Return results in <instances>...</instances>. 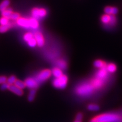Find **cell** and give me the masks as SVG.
Masks as SVG:
<instances>
[{
	"instance_id": "25",
	"label": "cell",
	"mask_w": 122,
	"mask_h": 122,
	"mask_svg": "<svg viewBox=\"0 0 122 122\" xmlns=\"http://www.w3.org/2000/svg\"><path fill=\"white\" fill-rule=\"evenodd\" d=\"M9 24L8 18L3 17L0 19V24L1 25H6Z\"/></svg>"
},
{
	"instance_id": "10",
	"label": "cell",
	"mask_w": 122,
	"mask_h": 122,
	"mask_svg": "<svg viewBox=\"0 0 122 122\" xmlns=\"http://www.w3.org/2000/svg\"><path fill=\"white\" fill-rule=\"evenodd\" d=\"M17 24L22 27L28 28L30 27L29 20L24 18H19L17 20Z\"/></svg>"
},
{
	"instance_id": "30",
	"label": "cell",
	"mask_w": 122,
	"mask_h": 122,
	"mask_svg": "<svg viewBox=\"0 0 122 122\" xmlns=\"http://www.w3.org/2000/svg\"><path fill=\"white\" fill-rule=\"evenodd\" d=\"M7 77L4 76H0V84H3L7 81Z\"/></svg>"
},
{
	"instance_id": "27",
	"label": "cell",
	"mask_w": 122,
	"mask_h": 122,
	"mask_svg": "<svg viewBox=\"0 0 122 122\" xmlns=\"http://www.w3.org/2000/svg\"><path fill=\"white\" fill-rule=\"evenodd\" d=\"M39 17H43L46 15V11L44 9H39Z\"/></svg>"
},
{
	"instance_id": "19",
	"label": "cell",
	"mask_w": 122,
	"mask_h": 122,
	"mask_svg": "<svg viewBox=\"0 0 122 122\" xmlns=\"http://www.w3.org/2000/svg\"><path fill=\"white\" fill-rule=\"evenodd\" d=\"M36 93V90L35 89H32L30 91L29 96H28V100L30 102H32L34 101L35 97V95Z\"/></svg>"
},
{
	"instance_id": "3",
	"label": "cell",
	"mask_w": 122,
	"mask_h": 122,
	"mask_svg": "<svg viewBox=\"0 0 122 122\" xmlns=\"http://www.w3.org/2000/svg\"><path fill=\"white\" fill-rule=\"evenodd\" d=\"M102 24L105 26L106 28L114 27L117 24V18L116 15H110L104 14L101 17Z\"/></svg>"
},
{
	"instance_id": "22",
	"label": "cell",
	"mask_w": 122,
	"mask_h": 122,
	"mask_svg": "<svg viewBox=\"0 0 122 122\" xmlns=\"http://www.w3.org/2000/svg\"><path fill=\"white\" fill-rule=\"evenodd\" d=\"M16 77H15V76L14 75H12V76H11L10 77H9V78H8L7 79L6 82L8 83L10 86L13 85H14V83L15 82V81H16Z\"/></svg>"
},
{
	"instance_id": "20",
	"label": "cell",
	"mask_w": 122,
	"mask_h": 122,
	"mask_svg": "<svg viewBox=\"0 0 122 122\" xmlns=\"http://www.w3.org/2000/svg\"><path fill=\"white\" fill-rule=\"evenodd\" d=\"M14 85L17 86L18 88H20V89L22 90L23 89H24L25 87L26 86L25 82L23 81H20V80H16V81L14 82Z\"/></svg>"
},
{
	"instance_id": "28",
	"label": "cell",
	"mask_w": 122,
	"mask_h": 122,
	"mask_svg": "<svg viewBox=\"0 0 122 122\" xmlns=\"http://www.w3.org/2000/svg\"><path fill=\"white\" fill-rule=\"evenodd\" d=\"M9 18L12 20H17L20 18V14L17 13H12Z\"/></svg>"
},
{
	"instance_id": "17",
	"label": "cell",
	"mask_w": 122,
	"mask_h": 122,
	"mask_svg": "<svg viewBox=\"0 0 122 122\" xmlns=\"http://www.w3.org/2000/svg\"><path fill=\"white\" fill-rule=\"evenodd\" d=\"M56 64L57 66H58V67L57 68L60 69L61 70H65L67 67L66 62L64 60L59 61L58 62H57Z\"/></svg>"
},
{
	"instance_id": "9",
	"label": "cell",
	"mask_w": 122,
	"mask_h": 122,
	"mask_svg": "<svg viewBox=\"0 0 122 122\" xmlns=\"http://www.w3.org/2000/svg\"><path fill=\"white\" fill-rule=\"evenodd\" d=\"M35 39L36 41L37 45L39 47H41L44 45V40L43 35L41 33L38 32L35 35Z\"/></svg>"
},
{
	"instance_id": "21",
	"label": "cell",
	"mask_w": 122,
	"mask_h": 122,
	"mask_svg": "<svg viewBox=\"0 0 122 122\" xmlns=\"http://www.w3.org/2000/svg\"><path fill=\"white\" fill-rule=\"evenodd\" d=\"M11 25L8 24L6 25H0V33H4L8 30L10 28Z\"/></svg>"
},
{
	"instance_id": "7",
	"label": "cell",
	"mask_w": 122,
	"mask_h": 122,
	"mask_svg": "<svg viewBox=\"0 0 122 122\" xmlns=\"http://www.w3.org/2000/svg\"><path fill=\"white\" fill-rule=\"evenodd\" d=\"M25 86L30 89H36L38 86V83L36 81L35 79L33 78H28L25 81Z\"/></svg>"
},
{
	"instance_id": "18",
	"label": "cell",
	"mask_w": 122,
	"mask_h": 122,
	"mask_svg": "<svg viewBox=\"0 0 122 122\" xmlns=\"http://www.w3.org/2000/svg\"><path fill=\"white\" fill-rule=\"evenodd\" d=\"M13 13L12 10L11 8H7L4 11L2 12V15L3 17L6 18H9L10 15Z\"/></svg>"
},
{
	"instance_id": "26",
	"label": "cell",
	"mask_w": 122,
	"mask_h": 122,
	"mask_svg": "<svg viewBox=\"0 0 122 122\" xmlns=\"http://www.w3.org/2000/svg\"><path fill=\"white\" fill-rule=\"evenodd\" d=\"M24 40L26 41V42H28L29 40H30L31 39L33 38V35L32 34L30 33H28L25 34V36H24Z\"/></svg>"
},
{
	"instance_id": "1",
	"label": "cell",
	"mask_w": 122,
	"mask_h": 122,
	"mask_svg": "<svg viewBox=\"0 0 122 122\" xmlns=\"http://www.w3.org/2000/svg\"><path fill=\"white\" fill-rule=\"evenodd\" d=\"M122 117L117 113H107L101 114L92 119L90 122H121Z\"/></svg>"
},
{
	"instance_id": "11",
	"label": "cell",
	"mask_w": 122,
	"mask_h": 122,
	"mask_svg": "<svg viewBox=\"0 0 122 122\" xmlns=\"http://www.w3.org/2000/svg\"><path fill=\"white\" fill-rule=\"evenodd\" d=\"M9 90L12 92L16 94L18 96H22L23 95V91L22 90L18 88L17 86L13 85H10L9 87Z\"/></svg>"
},
{
	"instance_id": "23",
	"label": "cell",
	"mask_w": 122,
	"mask_h": 122,
	"mask_svg": "<svg viewBox=\"0 0 122 122\" xmlns=\"http://www.w3.org/2000/svg\"><path fill=\"white\" fill-rule=\"evenodd\" d=\"M88 109L90 111H92V112H97L99 110V106L96 105V104H90L88 106Z\"/></svg>"
},
{
	"instance_id": "8",
	"label": "cell",
	"mask_w": 122,
	"mask_h": 122,
	"mask_svg": "<svg viewBox=\"0 0 122 122\" xmlns=\"http://www.w3.org/2000/svg\"><path fill=\"white\" fill-rule=\"evenodd\" d=\"M104 12L106 14L110 15H116L119 12V9L116 7L107 6L104 8Z\"/></svg>"
},
{
	"instance_id": "31",
	"label": "cell",
	"mask_w": 122,
	"mask_h": 122,
	"mask_svg": "<svg viewBox=\"0 0 122 122\" xmlns=\"http://www.w3.org/2000/svg\"><path fill=\"white\" fill-rule=\"evenodd\" d=\"M82 119V115L81 113H78L76 117V121L81 122V120Z\"/></svg>"
},
{
	"instance_id": "13",
	"label": "cell",
	"mask_w": 122,
	"mask_h": 122,
	"mask_svg": "<svg viewBox=\"0 0 122 122\" xmlns=\"http://www.w3.org/2000/svg\"><path fill=\"white\" fill-rule=\"evenodd\" d=\"M106 69L109 73H114L117 70V66L114 64L110 63L106 66Z\"/></svg>"
},
{
	"instance_id": "14",
	"label": "cell",
	"mask_w": 122,
	"mask_h": 122,
	"mask_svg": "<svg viewBox=\"0 0 122 122\" xmlns=\"http://www.w3.org/2000/svg\"><path fill=\"white\" fill-rule=\"evenodd\" d=\"M94 65L95 67L99 69H102L103 68H104L106 66L105 65V63L103 61L100 60L95 61L94 63Z\"/></svg>"
},
{
	"instance_id": "32",
	"label": "cell",
	"mask_w": 122,
	"mask_h": 122,
	"mask_svg": "<svg viewBox=\"0 0 122 122\" xmlns=\"http://www.w3.org/2000/svg\"><path fill=\"white\" fill-rule=\"evenodd\" d=\"M75 122H79V121H76Z\"/></svg>"
},
{
	"instance_id": "4",
	"label": "cell",
	"mask_w": 122,
	"mask_h": 122,
	"mask_svg": "<svg viewBox=\"0 0 122 122\" xmlns=\"http://www.w3.org/2000/svg\"><path fill=\"white\" fill-rule=\"evenodd\" d=\"M68 82V78L67 76L63 75L59 78H56L53 81V85L56 88L63 89L65 88Z\"/></svg>"
},
{
	"instance_id": "16",
	"label": "cell",
	"mask_w": 122,
	"mask_h": 122,
	"mask_svg": "<svg viewBox=\"0 0 122 122\" xmlns=\"http://www.w3.org/2000/svg\"><path fill=\"white\" fill-rule=\"evenodd\" d=\"M10 4L9 0H4V1L0 4V11H2L6 10L7 7L9 6Z\"/></svg>"
},
{
	"instance_id": "15",
	"label": "cell",
	"mask_w": 122,
	"mask_h": 122,
	"mask_svg": "<svg viewBox=\"0 0 122 122\" xmlns=\"http://www.w3.org/2000/svg\"><path fill=\"white\" fill-rule=\"evenodd\" d=\"M29 21L30 27H31L33 29H36L38 27V26H39L38 22L35 18H30V20H29Z\"/></svg>"
},
{
	"instance_id": "2",
	"label": "cell",
	"mask_w": 122,
	"mask_h": 122,
	"mask_svg": "<svg viewBox=\"0 0 122 122\" xmlns=\"http://www.w3.org/2000/svg\"><path fill=\"white\" fill-rule=\"evenodd\" d=\"M95 87L92 83L83 82L78 85L76 89V93L81 97H89L93 93Z\"/></svg>"
},
{
	"instance_id": "5",
	"label": "cell",
	"mask_w": 122,
	"mask_h": 122,
	"mask_svg": "<svg viewBox=\"0 0 122 122\" xmlns=\"http://www.w3.org/2000/svg\"><path fill=\"white\" fill-rule=\"evenodd\" d=\"M108 77V72L106 69V67L100 69L96 75V79H97L105 83L107 78Z\"/></svg>"
},
{
	"instance_id": "6",
	"label": "cell",
	"mask_w": 122,
	"mask_h": 122,
	"mask_svg": "<svg viewBox=\"0 0 122 122\" xmlns=\"http://www.w3.org/2000/svg\"><path fill=\"white\" fill-rule=\"evenodd\" d=\"M51 74V72L49 70H44L41 71L40 73L38 75L37 79L36 81L38 83L40 82H43L49 78Z\"/></svg>"
},
{
	"instance_id": "24",
	"label": "cell",
	"mask_w": 122,
	"mask_h": 122,
	"mask_svg": "<svg viewBox=\"0 0 122 122\" xmlns=\"http://www.w3.org/2000/svg\"><path fill=\"white\" fill-rule=\"evenodd\" d=\"M28 44L30 46V47H35L36 45H37V42H36V41L35 39V38H32V39H30V40H29L28 42Z\"/></svg>"
},
{
	"instance_id": "12",
	"label": "cell",
	"mask_w": 122,
	"mask_h": 122,
	"mask_svg": "<svg viewBox=\"0 0 122 122\" xmlns=\"http://www.w3.org/2000/svg\"><path fill=\"white\" fill-rule=\"evenodd\" d=\"M51 73L53 74V76L56 77V78H59L63 75L62 70H61L60 69L57 67L53 69Z\"/></svg>"
},
{
	"instance_id": "29",
	"label": "cell",
	"mask_w": 122,
	"mask_h": 122,
	"mask_svg": "<svg viewBox=\"0 0 122 122\" xmlns=\"http://www.w3.org/2000/svg\"><path fill=\"white\" fill-rule=\"evenodd\" d=\"M10 85L7 82H5L3 84H2V86H1V89L2 91H4L7 89H9V87Z\"/></svg>"
}]
</instances>
